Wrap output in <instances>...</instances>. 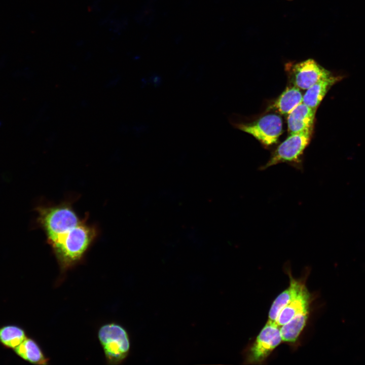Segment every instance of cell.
<instances>
[{
	"instance_id": "obj_1",
	"label": "cell",
	"mask_w": 365,
	"mask_h": 365,
	"mask_svg": "<svg viewBox=\"0 0 365 365\" xmlns=\"http://www.w3.org/2000/svg\"><path fill=\"white\" fill-rule=\"evenodd\" d=\"M34 210L37 227L63 270L80 262L99 235L97 227L88 222V215L81 217L69 201L40 204Z\"/></svg>"
},
{
	"instance_id": "obj_2",
	"label": "cell",
	"mask_w": 365,
	"mask_h": 365,
	"mask_svg": "<svg viewBox=\"0 0 365 365\" xmlns=\"http://www.w3.org/2000/svg\"><path fill=\"white\" fill-rule=\"evenodd\" d=\"M98 338L108 364H120L128 355L129 336L120 325L114 323L103 325L98 330Z\"/></svg>"
},
{
	"instance_id": "obj_3",
	"label": "cell",
	"mask_w": 365,
	"mask_h": 365,
	"mask_svg": "<svg viewBox=\"0 0 365 365\" xmlns=\"http://www.w3.org/2000/svg\"><path fill=\"white\" fill-rule=\"evenodd\" d=\"M312 130L313 127H311L290 134L273 152L269 161L261 166L260 170L281 163L295 164L297 167V164L300 163V157L309 143Z\"/></svg>"
},
{
	"instance_id": "obj_4",
	"label": "cell",
	"mask_w": 365,
	"mask_h": 365,
	"mask_svg": "<svg viewBox=\"0 0 365 365\" xmlns=\"http://www.w3.org/2000/svg\"><path fill=\"white\" fill-rule=\"evenodd\" d=\"M235 126L266 145L276 143L282 131V119L276 114L266 115L252 123Z\"/></svg>"
},
{
	"instance_id": "obj_5",
	"label": "cell",
	"mask_w": 365,
	"mask_h": 365,
	"mask_svg": "<svg viewBox=\"0 0 365 365\" xmlns=\"http://www.w3.org/2000/svg\"><path fill=\"white\" fill-rule=\"evenodd\" d=\"M281 341L278 325L268 320L250 348L248 360L251 363L263 360Z\"/></svg>"
},
{
	"instance_id": "obj_6",
	"label": "cell",
	"mask_w": 365,
	"mask_h": 365,
	"mask_svg": "<svg viewBox=\"0 0 365 365\" xmlns=\"http://www.w3.org/2000/svg\"><path fill=\"white\" fill-rule=\"evenodd\" d=\"M292 72L294 86L302 90L308 89L320 79L331 75L312 59L294 64Z\"/></svg>"
},
{
	"instance_id": "obj_7",
	"label": "cell",
	"mask_w": 365,
	"mask_h": 365,
	"mask_svg": "<svg viewBox=\"0 0 365 365\" xmlns=\"http://www.w3.org/2000/svg\"><path fill=\"white\" fill-rule=\"evenodd\" d=\"M316 110L302 102L287 117V130L290 135L313 127Z\"/></svg>"
},
{
	"instance_id": "obj_8",
	"label": "cell",
	"mask_w": 365,
	"mask_h": 365,
	"mask_svg": "<svg viewBox=\"0 0 365 365\" xmlns=\"http://www.w3.org/2000/svg\"><path fill=\"white\" fill-rule=\"evenodd\" d=\"M341 79V77L333 76L331 75L320 79L307 89L303 96V102L316 110L330 88Z\"/></svg>"
},
{
	"instance_id": "obj_9",
	"label": "cell",
	"mask_w": 365,
	"mask_h": 365,
	"mask_svg": "<svg viewBox=\"0 0 365 365\" xmlns=\"http://www.w3.org/2000/svg\"><path fill=\"white\" fill-rule=\"evenodd\" d=\"M309 294L304 284L297 296L280 311L275 322L281 326L298 313L309 308Z\"/></svg>"
},
{
	"instance_id": "obj_10",
	"label": "cell",
	"mask_w": 365,
	"mask_h": 365,
	"mask_svg": "<svg viewBox=\"0 0 365 365\" xmlns=\"http://www.w3.org/2000/svg\"><path fill=\"white\" fill-rule=\"evenodd\" d=\"M15 353L22 359L34 364H47L49 359L44 354L37 342L26 338L14 349Z\"/></svg>"
},
{
	"instance_id": "obj_11",
	"label": "cell",
	"mask_w": 365,
	"mask_h": 365,
	"mask_svg": "<svg viewBox=\"0 0 365 365\" xmlns=\"http://www.w3.org/2000/svg\"><path fill=\"white\" fill-rule=\"evenodd\" d=\"M303 95L297 87L287 88L271 105V108L283 115H288L303 102Z\"/></svg>"
},
{
	"instance_id": "obj_12",
	"label": "cell",
	"mask_w": 365,
	"mask_h": 365,
	"mask_svg": "<svg viewBox=\"0 0 365 365\" xmlns=\"http://www.w3.org/2000/svg\"><path fill=\"white\" fill-rule=\"evenodd\" d=\"M303 285L300 281L291 277L289 286L273 302L269 313V321H275L281 309L297 296Z\"/></svg>"
},
{
	"instance_id": "obj_13",
	"label": "cell",
	"mask_w": 365,
	"mask_h": 365,
	"mask_svg": "<svg viewBox=\"0 0 365 365\" xmlns=\"http://www.w3.org/2000/svg\"><path fill=\"white\" fill-rule=\"evenodd\" d=\"M308 312V309L303 311L281 325L280 332L282 341L292 342L297 340L305 325Z\"/></svg>"
},
{
	"instance_id": "obj_14",
	"label": "cell",
	"mask_w": 365,
	"mask_h": 365,
	"mask_svg": "<svg viewBox=\"0 0 365 365\" xmlns=\"http://www.w3.org/2000/svg\"><path fill=\"white\" fill-rule=\"evenodd\" d=\"M27 338L21 327L13 324L0 327V344L5 348L14 349Z\"/></svg>"
}]
</instances>
